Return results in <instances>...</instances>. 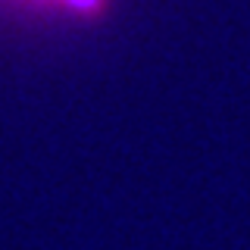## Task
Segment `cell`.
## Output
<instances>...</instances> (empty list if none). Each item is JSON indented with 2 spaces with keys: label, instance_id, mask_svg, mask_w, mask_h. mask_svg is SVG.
<instances>
[{
  "label": "cell",
  "instance_id": "obj_1",
  "mask_svg": "<svg viewBox=\"0 0 250 250\" xmlns=\"http://www.w3.org/2000/svg\"><path fill=\"white\" fill-rule=\"evenodd\" d=\"M60 3L72 6V10H94V6H97L100 0H60Z\"/></svg>",
  "mask_w": 250,
  "mask_h": 250
}]
</instances>
